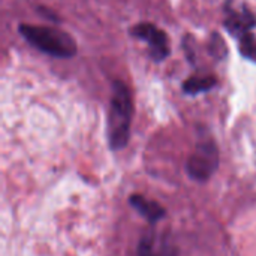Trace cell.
<instances>
[{
  "mask_svg": "<svg viewBox=\"0 0 256 256\" xmlns=\"http://www.w3.org/2000/svg\"><path fill=\"white\" fill-rule=\"evenodd\" d=\"M132 120V99L128 87L116 81L112 86V96L110 102L108 114V141L112 150H122L126 147L130 135Z\"/></svg>",
  "mask_w": 256,
  "mask_h": 256,
  "instance_id": "cell-1",
  "label": "cell"
},
{
  "mask_svg": "<svg viewBox=\"0 0 256 256\" xmlns=\"http://www.w3.org/2000/svg\"><path fill=\"white\" fill-rule=\"evenodd\" d=\"M129 204H130V206H132L144 219H147L150 224L159 222V220L164 219L165 214H166L165 208H164L159 202L152 201V200H148V198H146V196H142V195H130Z\"/></svg>",
  "mask_w": 256,
  "mask_h": 256,
  "instance_id": "cell-7",
  "label": "cell"
},
{
  "mask_svg": "<svg viewBox=\"0 0 256 256\" xmlns=\"http://www.w3.org/2000/svg\"><path fill=\"white\" fill-rule=\"evenodd\" d=\"M138 256H178V249L168 234L148 231L140 240Z\"/></svg>",
  "mask_w": 256,
  "mask_h": 256,
  "instance_id": "cell-5",
  "label": "cell"
},
{
  "mask_svg": "<svg viewBox=\"0 0 256 256\" xmlns=\"http://www.w3.org/2000/svg\"><path fill=\"white\" fill-rule=\"evenodd\" d=\"M219 166V152L213 141H201L189 156L186 171L196 182L208 180Z\"/></svg>",
  "mask_w": 256,
  "mask_h": 256,
  "instance_id": "cell-3",
  "label": "cell"
},
{
  "mask_svg": "<svg viewBox=\"0 0 256 256\" xmlns=\"http://www.w3.org/2000/svg\"><path fill=\"white\" fill-rule=\"evenodd\" d=\"M256 18L255 15L244 6H228L226 8V18L225 26L226 28L237 36H244L250 32L252 27H255Z\"/></svg>",
  "mask_w": 256,
  "mask_h": 256,
  "instance_id": "cell-6",
  "label": "cell"
},
{
  "mask_svg": "<svg viewBox=\"0 0 256 256\" xmlns=\"http://www.w3.org/2000/svg\"><path fill=\"white\" fill-rule=\"evenodd\" d=\"M216 86V78L214 76H192L184 81V92L189 94H198L202 92H207Z\"/></svg>",
  "mask_w": 256,
  "mask_h": 256,
  "instance_id": "cell-8",
  "label": "cell"
},
{
  "mask_svg": "<svg viewBox=\"0 0 256 256\" xmlns=\"http://www.w3.org/2000/svg\"><path fill=\"white\" fill-rule=\"evenodd\" d=\"M20 33L22 38L36 46L38 50L54 56L60 58H69L75 56L76 52V44L75 40L64 32L51 28V27H38V26H28L21 24Z\"/></svg>",
  "mask_w": 256,
  "mask_h": 256,
  "instance_id": "cell-2",
  "label": "cell"
},
{
  "mask_svg": "<svg viewBox=\"0 0 256 256\" xmlns=\"http://www.w3.org/2000/svg\"><path fill=\"white\" fill-rule=\"evenodd\" d=\"M240 52L246 58L256 62V34L249 32L244 36H242V39H240Z\"/></svg>",
  "mask_w": 256,
  "mask_h": 256,
  "instance_id": "cell-9",
  "label": "cell"
},
{
  "mask_svg": "<svg viewBox=\"0 0 256 256\" xmlns=\"http://www.w3.org/2000/svg\"><path fill=\"white\" fill-rule=\"evenodd\" d=\"M130 33L147 42L148 50H150V56L153 60L160 62L164 60L168 54H170V44H168V36L165 32H162L160 28L154 27L150 22H141L138 26H135Z\"/></svg>",
  "mask_w": 256,
  "mask_h": 256,
  "instance_id": "cell-4",
  "label": "cell"
}]
</instances>
